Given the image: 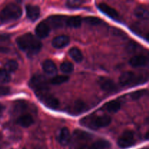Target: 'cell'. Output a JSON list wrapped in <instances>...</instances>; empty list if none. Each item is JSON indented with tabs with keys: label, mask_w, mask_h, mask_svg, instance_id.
<instances>
[{
	"label": "cell",
	"mask_w": 149,
	"mask_h": 149,
	"mask_svg": "<svg viewBox=\"0 0 149 149\" xmlns=\"http://www.w3.org/2000/svg\"><path fill=\"white\" fill-rule=\"evenodd\" d=\"M22 13L21 8L18 5L10 3L0 12V20L2 23L13 21L20 18Z\"/></svg>",
	"instance_id": "3"
},
{
	"label": "cell",
	"mask_w": 149,
	"mask_h": 149,
	"mask_svg": "<svg viewBox=\"0 0 149 149\" xmlns=\"http://www.w3.org/2000/svg\"><path fill=\"white\" fill-rule=\"evenodd\" d=\"M66 20L67 17L63 15H52L47 19L50 26L54 28H61L65 26Z\"/></svg>",
	"instance_id": "12"
},
{
	"label": "cell",
	"mask_w": 149,
	"mask_h": 149,
	"mask_svg": "<svg viewBox=\"0 0 149 149\" xmlns=\"http://www.w3.org/2000/svg\"><path fill=\"white\" fill-rule=\"evenodd\" d=\"M148 63V59L143 55H135L130 60V65L135 68L143 67Z\"/></svg>",
	"instance_id": "15"
},
{
	"label": "cell",
	"mask_w": 149,
	"mask_h": 149,
	"mask_svg": "<svg viewBox=\"0 0 149 149\" xmlns=\"http://www.w3.org/2000/svg\"><path fill=\"white\" fill-rule=\"evenodd\" d=\"M19 49L26 52L29 56H33L39 53L42 47V44L39 39L32 33H28L21 35L16 39Z\"/></svg>",
	"instance_id": "1"
},
{
	"label": "cell",
	"mask_w": 149,
	"mask_h": 149,
	"mask_svg": "<svg viewBox=\"0 0 149 149\" xmlns=\"http://www.w3.org/2000/svg\"><path fill=\"white\" fill-rule=\"evenodd\" d=\"M35 32H36V36L38 38L44 39L49 35V32H50V27L45 22H41L36 26V29H35Z\"/></svg>",
	"instance_id": "8"
},
{
	"label": "cell",
	"mask_w": 149,
	"mask_h": 149,
	"mask_svg": "<svg viewBox=\"0 0 149 149\" xmlns=\"http://www.w3.org/2000/svg\"><path fill=\"white\" fill-rule=\"evenodd\" d=\"M33 119L30 114H23L17 119V124L23 127H29L33 125Z\"/></svg>",
	"instance_id": "18"
},
{
	"label": "cell",
	"mask_w": 149,
	"mask_h": 149,
	"mask_svg": "<svg viewBox=\"0 0 149 149\" xmlns=\"http://www.w3.org/2000/svg\"><path fill=\"white\" fill-rule=\"evenodd\" d=\"M2 109H3V106L0 104V112L1 111V110H2Z\"/></svg>",
	"instance_id": "33"
},
{
	"label": "cell",
	"mask_w": 149,
	"mask_h": 149,
	"mask_svg": "<svg viewBox=\"0 0 149 149\" xmlns=\"http://www.w3.org/2000/svg\"><path fill=\"white\" fill-rule=\"evenodd\" d=\"M36 97H38L39 100L47 106V108L51 109H58L60 106L59 100L56 98L54 95H52L49 90H45V91L39 92L36 93Z\"/></svg>",
	"instance_id": "4"
},
{
	"label": "cell",
	"mask_w": 149,
	"mask_h": 149,
	"mask_svg": "<svg viewBox=\"0 0 149 149\" xmlns=\"http://www.w3.org/2000/svg\"><path fill=\"white\" fill-rule=\"evenodd\" d=\"M97 7L102 13H104L105 15H106L109 17H111V18L116 19L119 17V14H118L117 11L115 9L112 8L111 7L108 5L106 3H100V4H97Z\"/></svg>",
	"instance_id": "11"
},
{
	"label": "cell",
	"mask_w": 149,
	"mask_h": 149,
	"mask_svg": "<svg viewBox=\"0 0 149 149\" xmlns=\"http://www.w3.org/2000/svg\"><path fill=\"white\" fill-rule=\"evenodd\" d=\"M91 149H109L111 148V143L105 140H99L90 146Z\"/></svg>",
	"instance_id": "23"
},
{
	"label": "cell",
	"mask_w": 149,
	"mask_h": 149,
	"mask_svg": "<svg viewBox=\"0 0 149 149\" xmlns=\"http://www.w3.org/2000/svg\"><path fill=\"white\" fill-rule=\"evenodd\" d=\"M11 80V76L10 73L6 71L4 69H0V83L4 84V83L10 82Z\"/></svg>",
	"instance_id": "28"
},
{
	"label": "cell",
	"mask_w": 149,
	"mask_h": 149,
	"mask_svg": "<svg viewBox=\"0 0 149 149\" xmlns=\"http://www.w3.org/2000/svg\"><path fill=\"white\" fill-rule=\"evenodd\" d=\"M135 78H136V75L133 72H132V71H126V72L121 74V76L119 77V84L122 86L129 85V84H131L135 81Z\"/></svg>",
	"instance_id": "13"
},
{
	"label": "cell",
	"mask_w": 149,
	"mask_h": 149,
	"mask_svg": "<svg viewBox=\"0 0 149 149\" xmlns=\"http://www.w3.org/2000/svg\"><path fill=\"white\" fill-rule=\"evenodd\" d=\"M29 87L35 93L49 90L47 80L42 74H34L29 81Z\"/></svg>",
	"instance_id": "5"
},
{
	"label": "cell",
	"mask_w": 149,
	"mask_h": 149,
	"mask_svg": "<svg viewBox=\"0 0 149 149\" xmlns=\"http://www.w3.org/2000/svg\"><path fill=\"white\" fill-rule=\"evenodd\" d=\"M146 93V90H138V91L133 92L132 93L130 94L131 98L133 99V100H138L139 98H141V97L144 95Z\"/></svg>",
	"instance_id": "29"
},
{
	"label": "cell",
	"mask_w": 149,
	"mask_h": 149,
	"mask_svg": "<svg viewBox=\"0 0 149 149\" xmlns=\"http://www.w3.org/2000/svg\"><path fill=\"white\" fill-rule=\"evenodd\" d=\"M83 19L79 16H73V17H67L65 26L71 28H79L81 26Z\"/></svg>",
	"instance_id": "20"
},
{
	"label": "cell",
	"mask_w": 149,
	"mask_h": 149,
	"mask_svg": "<svg viewBox=\"0 0 149 149\" xmlns=\"http://www.w3.org/2000/svg\"><path fill=\"white\" fill-rule=\"evenodd\" d=\"M134 14L138 18L142 19V20H148L149 17L148 10L145 6H138L135 8L134 11Z\"/></svg>",
	"instance_id": "19"
},
{
	"label": "cell",
	"mask_w": 149,
	"mask_h": 149,
	"mask_svg": "<svg viewBox=\"0 0 149 149\" xmlns=\"http://www.w3.org/2000/svg\"><path fill=\"white\" fill-rule=\"evenodd\" d=\"M7 51H8V49H7V48L0 47V52H4V53H5V52H7Z\"/></svg>",
	"instance_id": "31"
},
{
	"label": "cell",
	"mask_w": 149,
	"mask_h": 149,
	"mask_svg": "<svg viewBox=\"0 0 149 149\" xmlns=\"http://www.w3.org/2000/svg\"><path fill=\"white\" fill-rule=\"evenodd\" d=\"M87 109V105L85 104V103H84L81 100H78L74 102V104L70 109V111H71V113L72 114L79 115L86 111Z\"/></svg>",
	"instance_id": "14"
},
{
	"label": "cell",
	"mask_w": 149,
	"mask_h": 149,
	"mask_svg": "<svg viewBox=\"0 0 149 149\" xmlns=\"http://www.w3.org/2000/svg\"><path fill=\"white\" fill-rule=\"evenodd\" d=\"M103 109L109 113H116L121 109V103L118 100H111L106 103Z\"/></svg>",
	"instance_id": "21"
},
{
	"label": "cell",
	"mask_w": 149,
	"mask_h": 149,
	"mask_svg": "<svg viewBox=\"0 0 149 149\" xmlns=\"http://www.w3.org/2000/svg\"><path fill=\"white\" fill-rule=\"evenodd\" d=\"M42 68L46 74L54 75L57 72V67L55 64L50 60H46L42 63Z\"/></svg>",
	"instance_id": "16"
},
{
	"label": "cell",
	"mask_w": 149,
	"mask_h": 149,
	"mask_svg": "<svg viewBox=\"0 0 149 149\" xmlns=\"http://www.w3.org/2000/svg\"><path fill=\"white\" fill-rule=\"evenodd\" d=\"M68 54H69L70 57L77 63H80L82 61V52H81V50H80L79 49H78L77 47L71 48V49H69V51H68Z\"/></svg>",
	"instance_id": "22"
},
{
	"label": "cell",
	"mask_w": 149,
	"mask_h": 149,
	"mask_svg": "<svg viewBox=\"0 0 149 149\" xmlns=\"http://www.w3.org/2000/svg\"><path fill=\"white\" fill-rule=\"evenodd\" d=\"M79 149H91V148H90V146L84 145V146H82L81 147H80Z\"/></svg>",
	"instance_id": "32"
},
{
	"label": "cell",
	"mask_w": 149,
	"mask_h": 149,
	"mask_svg": "<svg viewBox=\"0 0 149 149\" xmlns=\"http://www.w3.org/2000/svg\"><path fill=\"white\" fill-rule=\"evenodd\" d=\"M74 69V66L71 63L65 61L61 63V71L63 72L64 74H70L73 72Z\"/></svg>",
	"instance_id": "26"
},
{
	"label": "cell",
	"mask_w": 149,
	"mask_h": 149,
	"mask_svg": "<svg viewBox=\"0 0 149 149\" xmlns=\"http://www.w3.org/2000/svg\"><path fill=\"white\" fill-rule=\"evenodd\" d=\"M69 37L66 35H61L54 38L52 41V46L56 49H61L65 47L69 44Z\"/></svg>",
	"instance_id": "10"
},
{
	"label": "cell",
	"mask_w": 149,
	"mask_h": 149,
	"mask_svg": "<svg viewBox=\"0 0 149 149\" xmlns=\"http://www.w3.org/2000/svg\"><path fill=\"white\" fill-rule=\"evenodd\" d=\"M111 122V118L109 115L88 116L80 121V124L82 126L87 127L93 130L106 127L110 125Z\"/></svg>",
	"instance_id": "2"
},
{
	"label": "cell",
	"mask_w": 149,
	"mask_h": 149,
	"mask_svg": "<svg viewBox=\"0 0 149 149\" xmlns=\"http://www.w3.org/2000/svg\"><path fill=\"white\" fill-rule=\"evenodd\" d=\"M69 80V77L66 75H58L55 76L50 80V83L54 85H60L63 83L67 82Z\"/></svg>",
	"instance_id": "24"
},
{
	"label": "cell",
	"mask_w": 149,
	"mask_h": 149,
	"mask_svg": "<svg viewBox=\"0 0 149 149\" xmlns=\"http://www.w3.org/2000/svg\"><path fill=\"white\" fill-rule=\"evenodd\" d=\"M71 141V133L67 127L62 128L60 132L59 142L62 146H67Z\"/></svg>",
	"instance_id": "17"
},
{
	"label": "cell",
	"mask_w": 149,
	"mask_h": 149,
	"mask_svg": "<svg viewBox=\"0 0 149 149\" xmlns=\"http://www.w3.org/2000/svg\"><path fill=\"white\" fill-rule=\"evenodd\" d=\"M26 15L31 21H35L40 15V8L36 5L28 4L26 7Z\"/></svg>",
	"instance_id": "9"
},
{
	"label": "cell",
	"mask_w": 149,
	"mask_h": 149,
	"mask_svg": "<svg viewBox=\"0 0 149 149\" xmlns=\"http://www.w3.org/2000/svg\"><path fill=\"white\" fill-rule=\"evenodd\" d=\"M83 20L90 26H99L103 23L101 19L96 17H87Z\"/></svg>",
	"instance_id": "27"
},
{
	"label": "cell",
	"mask_w": 149,
	"mask_h": 149,
	"mask_svg": "<svg viewBox=\"0 0 149 149\" xmlns=\"http://www.w3.org/2000/svg\"><path fill=\"white\" fill-rule=\"evenodd\" d=\"M97 81L100 88L106 92L114 91L116 88L114 81L107 77H100Z\"/></svg>",
	"instance_id": "7"
},
{
	"label": "cell",
	"mask_w": 149,
	"mask_h": 149,
	"mask_svg": "<svg viewBox=\"0 0 149 149\" xmlns=\"http://www.w3.org/2000/svg\"><path fill=\"white\" fill-rule=\"evenodd\" d=\"M23 149H26V148H23Z\"/></svg>",
	"instance_id": "34"
},
{
	"label": "cell",
	"mask_w": 149,
	"mask_h": 149,
	"mask_svg": "<svg viewBox=\"0 0 149 149\" xmlns=\"http://www.w3.org/2000/svg\"><path fill=\"white\" fill-rule=\"evenodd\" d=\"M84 1H78V0H71V1H67V7H71V8H76V7H80L81 4H82Z\"/></svg>",
	"instance_id": "30"
},
{
	"label": "cell",
	"mask_w": 149,
	"mask_h": 149,
	"mask_svg": "<svg viewBox=\"0 0 149 149\" xmlns=\"http://www.w3.org/2000/svg\"><path fill=\"white\" fill-rule=\"evenodd\" d=\"M18 68V63L15 61L10 60L4 64V70L8 73L14 72Z\"/></svg>",
	"instance_id": "25"
},
{
	"label": "cell",
	"mask_w": 149,
	"mask_h": 149,
	"mask_svg": "<svg viewBox=\"0 0 149 149\" xmlns=\"http://www.w3.org/2000/svg\"><path fill=\"white\" fill-rule=\"evenodd\" d=\"M135 144V135L133 131L126 130L118 140V146L121 148H127Z\"/></svg>",
	"instance_id": "6"
}]
</instances>
